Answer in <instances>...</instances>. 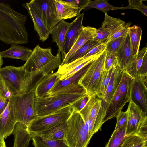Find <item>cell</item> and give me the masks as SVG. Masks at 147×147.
<instances>
[{
  "mask_svg": "<svg viewBox=\"0 0 147 147\" xmlns=\"http://www.w3.org/2000/svg\"><path fill=\"white\" fill-rule=\"evenodd\" d=\"M27 16L15 11L9 4L0 2V41L11 45L27 43Z\"/></svg>",
  "mask_w": 147,
  "mask_h": 147,
  "instance_id": "6da1fadb",
  "label": "cell"
},
{
  "mask_svg": "<svg viewBox=\"0 0 147 147\" xmlns=\"http://www.w3.org/2000/svg\"><path fill=\"white\" fill-rule=\"evenodd\" d=\"M46 75L41 69L29 72L22 66H8L0 68V80L5 82L13 96L34 90Z\"/></svg>",
  "mask_w": 147,
  "mask_h": 147,
  "instance_id": "7a4b0ae2",
  "label": "cell"
},
{
  "mask_svg": "<svg viewBox=\"0 0 147 147\" xmlns=\"http://www.w3.org/2000/svg\"><path fill=\"white\" fill-rule=\"evenodd\" d=\"M93 135L79 112L73 110L67 121L64 140L69 147H87Z\"/></svg>",
  "mask_w": 147,
  "mask_h": 147,
  "instance_id": "3957f363",
  "label": "cell"
},
{
  "mask_svg": "<svg viewBox=\"0 0 147 147\" xmlns=\"http://www.w3.org/2000/svg\"><path fill=\"white\" fill-rule=\"evenodd\" d=\"M133 78L126 71H122L119 84L109 103L105 107L106 116L104 123L116 117L125 104L131 100V90Z\"/></svg>",
  "mask_w": 147,
  "mask_h": 147,
  "instance_id": "277c9868",
  "label": "cell"
},
{
  "mask_svg": "<svg viewBox=\"0 0 147 147\" xmlns=\"http://www.w3.org/2000/svg\"><path fill=\"white\" fill-rule=\"evenodd\" d=\"M86 94H63L36 98L35 109L37 116L42 117L55 113L70 105Z\"/></svg>",
  "mask_w": 147,
  "mask_h": 147,
  "instance_id": "5b68a950",
  "label": "cell"
},
{
  "mask_svg": "<svg viewBox=\"0 0 147 147\" xmlns=\"http://www.w3.org/2000/svg\"><path fill=\"white\" fill-rule=\"evenodd\" d=\"M34 90L22 94L13 96L10 100L17 122L27 126L38 117L35 109Z\"/></svg>",
  "mask_w": 147,
  "mask_h": 147,
  "instance_id": "8992f818",
  "label": "cell"
},
{
  "mask_svg": "<svg viewBox=\"0 0 147 147\" xmlns=\"http://www.w3.org/2000/svg\"><path fill=\"white\" fill-rule=\"evenodd\" d=\"M102 100L96 95L91 96L85 106L79 112L92 135L100 129L104 123L106 110L102 106Z\"/></svg>",
  "mask_w": 147,
  "mask_h": 147,
  "instance_id": "52a82bcc",
  "label": "cell"
},
{
  "mask_svg": "<svg viewBox=\"0 0 147 147\" xmlns=\"http://www.w3.org/2000/svg\"><path fill=\"white\" fill-rule=\"evenodd\" d=\"M106 49L98 57L93 60L86 71L78 81V84L86 90L90 96L96 95L99 83L105 69Z\"/></svg>",
  "mask_w": 147,
  "mask_h": 147,
  "instance_id": "ba28073f",
  "label": "cell"
},
{
  "mask_svg": "<svg viewBox=\"0 0 147 147\" xmlns=\"http://www.w3.org/2000/svg\"><path fill=\"white\" fill-rule=\"evenodd\" d=\"M73 109L67 106L53 114L38 117L27 126L28 131L32 136L37 135L61 123L67 121Z\"/></svg>",
  "mask_w": 147,
  "mask_h": 147,
  "instance_id": "9c48e42d",
  "label": "cell"
},
{
  "mask_svg": "<svg viewBox=\"0 0 147 147\" xmlns=\"http://www.w3.org/2000/svg\"><path fill=\"white\" fill-rule=\"evenodd\" d=\"M28 3L50 30L61 20L57 13L55 0H32Z\"/></svg>",
  "mask_w": 147,
  "mask_h": 147,
  "instance_id": "30bf717a",
  "label": "cell"
},
{
  "mask_svg": "<svg viewBox=\"0 0 147 147\" xmlns=\"http://www.w3.org/2000/svg\"><path fill=\"white\" fill-rule=\"evenodd\" d=\"M51 47L43 48L39 44L32 50L31 54L22 66L26 71L33 72L47 65L55 57Z\"/></svg>",
  "mask_w": 147,
  "mask_h": 147,
  "instance_id": "8fae6325",
  "label": "cell"
},
{
  "mask_svg": "<svg viewBox=\"0 0 147 147\" xmlns=\"http://www.w3.org/2000/svg\"><path fill=\"white\" fill-rule=\"evenodd\" d=\"M147 78H133L131 86V100L146 114L147 112Z\"/></svg>",
  "mask_w": 147,
  "mask_h": 147,
  "instance_id": "7c38bea8",
  "label": "cell"
},
{
  "mask_svg": "<svg viewBox=\"0 0 147 147\" xmlns=\"http://www.w3.org/2000/svg\"><path fill=\"white\" fill-rule=\"evenodd\" d=\"M127 111L128 120L125 137L136 133L141 123L147 117V114L131 100L129 102Z\"/></svg>",
  "mask_w": 147,
  "mask_h": 147,
  "instance_id": "4fadbf2b",
  "label": "cell"
},
{
  "mask_svg": "<svg viewBox=\"0 0 147 147\" xmlns=\"http://www.w3.org/2000/svg\"><path fill=\"white\" fill-rule=\"evenodd\" d=\"M115 55L118 65L122 71H125L130 65L134 58L128 32Z\"/></svg>",
  "mask_w": 147,
  "mask_h": 147,
  "instance_id": "5bb4252c",
  "label": "cell"
},
{
  "mask_svg": "<svg viewBox=\"0 0 147 147\" xmlns=\"http://www.w3.org/2000/svg\"><path fill=\"white\" fill-rule=\"evenodd\" d=\"M84 16V13L80 14L72 22L65 41L63 47L65 57L71 49L84 27L83 25Z\"/></svg>",
  "mask_w": 147,
  "mask_h": 147,
  "instance_id": "9a60e30c",
  "label": "cell"
},
{
  "mask_svg": "<svg viewBox=\"0 0 147 147\" xmlns=\"http://www.w3.org/2000/svg\"><path fill=\"white\" fill-rule=\"evenodd\" d=\"M17 122L10 99L7 107L0 115V132L4 139L13 133Z\"/></svg>",
  "mask_w": 147,
  "mask_h": 147,
  "instance_id": "2e32d148",
  "label": "cell"
},
{
  "mask_svg": "<svg viewBox=\"0 0 147 147\" xmlns=\"http://www.w3.org/2000/svg\"><path fill=\"white\" fill-rule=\"evenodd\" d=\"M72 24V22H68L62 20L51 30L53 42L56 43L58 48V51L61 54L62 61L65 57L63 47L66 36Z\"/></svg>",
  "mask_w": 147,
  "mask_h": 147,
  "instance_id": "e0dca14e",
  "label": "cell"
},
{
  "mask_svg": "<svg viewBox=\"0 0 147 147\" xmlns=\"http://www.w3.org/2000/svg\"><path fill=\"white\" fill-rule=\"evenodd\" d=\"M97 29L90 26L84 27L82 31L68 53L62 61L61 65L65 64L69 58L88 41L94 40Z\"/></svg>",
  "mask_w": 147,
  "mask_h": 147,
  "instance_id": "ac0fdd59",
  "label": "cell"
},
{
  "mask_svg": "<svg viewBox=\"0 0 147 147\" xmlns=\"http://www.w3.org/2000/svg\"><path fill=\"white\" fill-rule=\"evenodd\" d=\"M22 6L27 10L34 24V29L37 32L40 40L42 42L45 41L49 38L51 30L46 26L28 2L23 4Z\"/></svg>",
  "mask_w": 147,
  "mask_h": 147,
  "instance_id": "d6986e66",
  "label": "cell"
},
{
  "mask_svg": "<svg viewBox=\"0 0 147 147\" xmlns=\"http://www.w3.org/2000/svg\"><path fill=\"white\" fill-rule=\"evenodd\" d=\"M122 71L117 64L112 67L110 80L103 99L102 106L105 107L109 103L121 81Z\"/></svg>",
  "mask_w": 147,
  "mask_h": 147,
  "instance_id": "ffe728a7",
  "label": "cell"
},
{
  "mask_svg": "<svg viewBox=\"0 0 147 147\" xmlns=\"http://www.w3.org/2000/svg\"><path fill=\"white\" fill-rule=\"evenodd\" d=\"M14 136L13 147H27L32 136L28 131L27 125L17 122L13 132Z\"/></svg>",
  "mask_w": 147,
  "mask_h": 147,
  "instance_id": "44dd1931",
  "label": "cell"
},
{
  "mask_svg": "<svg viewBox=\"0 0 147 147\" xmlns=\"http://www.w3.org/2000/svg\"><path fill=\"white\" fill-rule=\"evenodd\" d=\"M59 80V76L57 72L51 73L45 76L34 89L36 98H40L48 96V92Z\"/></svg>",
  "mask_w": 147,
  "mask_h": 147,
  "instance_id": "7402d4cb",
  "label": "cell"
},
{
  "mask_svg": "<svg viewBox=\"0 0 147 147\" xmlns=\"http://www.w3.org/2000/svg\"><path fill=\"white\" fill-rule=\"evenodd\" d=\"M57 13L61 20L71 19L80 14V9L62 0H55Z\"/></svg>",
  "mask_w": 147,
  "mask_h": 147,
  "instance_id": "603a6c76",
  "label": "cell"
},
{
  "mask_svg": "<svg viewBox=\"0 0 147 147\" xmlns=\"http://www.w3.org/2000/svg\"><path fill=\"white\" fill-rule=\"evenodd\" d=\"M32 50L29 48L18 45H12L7 50L1 52L2 58L19 59L26 61Z\"/></svg>",
  "mask_w": 147,
  "mask_h": 147,
  "instance_id": "cb8c5ba5",
  "label": "cell"
},
{
  "mask_svg": "<svg viewBox=\"0 0 147 147\" xmlns=\"http://www.w3.org/2000/svg\"><path fill=\"white\" fill-rule=\"evenodd\" d=\"M92 62L85 65L70 77L64 80H59L57 81L48 92V96L65 86L70 84L78 83L79 81L88 69Z\"/></svg>",
  "mask_w": 147,
  "mask_h": 147,
  "instance_id": "d4e9b609",
  "label": "cell"
},
{
  "mask_svg": "<svg viewBox=\"0 0 147 147\" xmlns=\"http://www.w3.org/2000/svg\"><path fill=\"white\" fill-rule=\"evenodd\" d=\"M66 126L67 121H66L59 123L37 135L53 140L64 139Z\"/></svg>",
  "mask_w": 147,
  "mask_h": 147,
  "instance_id": "484cf974",
  "label": "cell"
},
{
  "mask_svg": "<svg viewBox=\"0 0 147 147\" xmlns=\"http://www.w3.org/2000/svg\"><path fill=\"white\" fill-rule=\"evenodd\" d=\"M147 53V48L144 47L134 57L132 61L126 71L133 78H140V72L143 58Z\"/></svg>",
  "mask_w": 147,
  "mask_h": 147,
  "instance_id": "4316f807",
  "label": "cell"
},
{
  "mask_svg": "<svg viewBox=\"0 0 147 147\" xmlns=\"http://www.w3.org/2000/svg\"><path fill=\"white\" fill-rule=\"evenodd\" d=\"M125 24V22L121 19L111 17L107 14H105L104 21L101 27L109 32L110 37L123 27Z\"/></svg>",
  "mask_w": 147,
  "mask_h": 147,
  "instance_id": "83f0119b",
  "label": "cell"
},
{
  "mask_svg": "<svg viewBox=\"0 0 147 147\" xmlns=\"http://www.w3.org/2000/svg\"><path fill=\"white\" fill-rule=\"evenodd\" d=\"M32 140L34 147H69L64 139L53 140L35 135Z\"/></svg>",
  "mask_w": 147,
  "mask_h": 147,
  "instance_id": "f1b7e54d",
  "label": "cell"
},
{
  "mask_svg": "<svg viewBox=\"0 0 147 147\" xmlns=\"http://www.w3.org/2000/svg\"><path fill=\"white\" fill-rule=\"evenodd\" d=\"M142 32L141 28L136 25L129 28L128 33L132 55L134 57L139 51Z\"/></svg>",
  "mask_w": 147,
  "mask_h": 147,
  "instance_id": "f546056e",
  "label": "cell"
},
{
  "mask_svg": "<svg viewBox=\"0 0 147 147\" xmlns=\"http://www.w3.org/2000/svg\"><path fill=\"white\" fill-rule=\"evenodd\" d=\"M127 121L116 131H114L105 147H119L125 137Z\"/></svg>",
  "mask_w": 147,
  "mask_h": 147,
  "instance_id": "4dcf8cb0",
  "label": "cell"
},
{
  "mask_svg": "<svg viewBox=\"0 0 147 147\" xmlns=\"http://www.w3.org/2000/svg\"><path fill=\"white\" fill-rule=\"evenodd\" d=\"M120 147H147V139L134 134L126 137Z\"/></svg>",
  "mask_w": 147,
  "mask_h": 147,
  "instance_id": "1f68e13d",
  "label": "cell"
},
{
  "mask_svg": "<svg viewBox=\"0 0 147 147\" xmlns=\"http://www.w3.org/2000/svg\"><path fill=\"white\" fill-rule=\"evenodd\" d=\"M100 44L101 43L93 40L88 41L69 58L65 64L70 63L78 59L83 57L93 48Z\"/></svg>",
  "mask_w": 147,
  "mask_h": 147,
  "instance_id": "d6a6232c",
  "label": "cell"
},
{
  "mask_svg": "<svg viewBox=\"0 0 147 147\" xmlns=\"http://www.w3.org/2000/svg\"><path fill=\"white\" fill-rule=\"evenodd\" d=\"M108 0H96L91 1L84 9L88 10L94 8L98 9L103 12L105 14H107L109 10L123 9V7H119L114 6L110 4Z\"/></svg>",
  "mask_w": 147,
  "mask_h": 147,
  "instance_id": "836d02e7",
  "label": "cell"
},
{
  "mask_svg": "<svg viewBox=\"0 0 147 147\" xmlns=\"http://www.w3.org/2000/svg\"><path fill=\"white\" fill-rule=\"evenodd\" d=\"M74 94H86V90L82 86L79 84L78 83L75 84L65 86L52 93L49 96Z\"/></svg>",
  "mask_w": 147,
  "mask_h": 147,
  "instance_id": "e575fe53",
  "label": "cell"
},
{
  "mask_svg": "<svg viewBox=\"0 0 147 147\" xmlns=\"http://www.w3.org/2000/svg\"><path fill=\"white\" fill-rule=\"evenodd\" d=\"M112 68L109 70L104 69L100 80L98 90L96 95L102 100L104 96L111 76Z\"/></svg>",
  "mask_w": 147,
  "mask_h": 147,
  "instance_id": "d590c367",
  "label": "cell"
},
{
  "mask_svg": "<svg viewBox=\"0 0 147 147\" xmlns=\"http://www.w3.org/2000/svg\"><path fill=\"white\" fill-rule=\"evenodd\" d=\"M125 38L124 37H120L109 41L106 43V51L115 54L120 47Z\"/></svg>",
  "mask_w": 147,
  "mask_h": 147,
  "instance_id": "8d00e7d4",
  "label": "cell"
},
{
  "mask_svg": "<svg viewBox=\"0 0 147 147\" xmlns=\"http://www.w3.org/2000/svg\"><path fill=\"white\" fill-rule=\"evenodd\" d=\"M110 37L109 32L105 29L100 27L97 29L94 40L99 43H107Z\"/></svg>",
  "mask_w": 147,
  "mask_h": 147,
  "instance_id": "74e56055",
  "label": "cell"
},
{
  "mask_svg": "<svg viewBox=\"0 0 147 147\" xmlns=\"http://www.w3.org/2000/svg\"><path fill=\"white\" fill-rule=\"evenodd\" d=\"M106 43L100 44L93 48L84 57L78 59L84 61L91 56L102 53L106 49Z\"/></svg>",
  "mask_w": 147,
  "mask_h": 147,
  "instance_id": "f35d334b",
  "label": "cell"
},
{
  "mask_svg": "<svg viewBox=\"0 0 147 147\" xmlns=\"http://www.w3.org/2000/svg\"><path fill=\"white\" fill-rule=\"evenodd\" d=\"M90 96L86 94L76 101L70 106L73 108L74 110L79 112L85 106L89 100Z\"/></svg>",
  "mask_w": 147,
  "mask_h": 147,
  "instance_id": "ab89813d",
  "label": "cell"
},
{
  "mask_svg": "<svg viewBox=\"0 0 147 147\" xmlns=\"http://www.w3.org/2000/svg\"><path fill=\"white\" fill-rule=\"evenodd\" d=\"M117 64V59L115 54L106 51L105 61V69L109 70Z\"/></svg>",
  "mask_w": 147,
  "mask_h": 147,
  "instance_id": "60d3db41",
  "label": "cell"
},
{
  "mask_svg": "<svg viewBox=\"0 0 147 147\" xmlns=\"http://www.w3.org/2000/svg\"><path fill=\"white\" fill-rule=\"evenodd\" d=\"M13 94L5 82L0 80V97L6 100H9Z\"/></svg>",
  "mask_w": 147,
  "mask_h": 147,
  "instance_id": "b9f144b4",
  "label": "cell"
},
{
  "mask_svg": "<svg viewBox=\"0 0 147 147\" xmlns=\"http://www.w3.org/2000/svg\"><path fill=\"white\" fill-rule=\"evenodd\" d=\"M131 24V23L129 22L125 23V25L123 27L110 37L107 42L119 37H125L128 33L129 28L130 27Z\"/></svg>",
  "mask_w": 147,
  "mask_h": 147,
  "instance_id": "7bdbcfd3",
  "label": "cell"
},
{
  "mask_svg": "<svg viewBox=\"0 0 147 147\" xmlns=\"http://www.w3.org/2000/svg\"><path fill=\"white\" fill-rule=\"evenodd\" d=\"M116 124L114 131H117L128 120V113L127 110L125 112H121L116 117Z\"/></svg>",
  "mask_w": 147,
  "mask_h": 147,
  "instance_id": "ee69618b",
  "label": "cell"
},
{
  "mask_svg": "<svg viewBox=\"0 0 147 147\" xmlns=\"http://www.w3.org/2000/svg\"><path fill=\"white\" fill-rule=\"evenodd\" d=\"M69 3L75 6L80 9L81 11L89 4L90 0H64Z\"/></svg>",
  "mask_w": 147,
  "mask_h": 147,
  "instance_id": "f6af8a7d",
  "label": "cell"
},
{
  "mask_svg": "<svg viewBox=\"0 0 147 147\" xmlns=\"http://www.w3.org/2000/svg\"><path fill=\"white\" fill-rule=\"evenodd\" d=\"M135 134L147 139V117L141 123L137 132Z\"/></svg>",
  "mask_w": 147,
  "mask_h": 147,
  "instance_id": "bcb514c9",
  "label": "cell"
},
{
  "mask_svg": "<svg viewBox=\"0 0 147 147\" xmlns=\"http://www.w3.org/2000/svg\"><path fill=\"white\" fill-rule=\"evenodd\" d=\"M129 4L126 7H124V10L128 9H137L143 3L142 0H129Z\"/></svg>",
  "mask_w": 147,
  "mask_h": 147,
  "instance_id": "7dc6e473",
  "label": "cell"
},
{
  "mask_svg": "<svg viewBox=\"0 0 147 147\" xmlns=\"http://www.w3.org/2000/svg\"><path fill=\"white\" fill-rule=\"evenodd\" d=\"M147 53L144 55L140 72V78H147Z\"/></svg>",
  "mask_w": 147,
  "mask_h": 147,
  "instance_id": "c3c4849f",
  "label": "cell"
},
{
  "mask_svg": "<svg viewBox=\"0 0 147 147\" xmlns=\"http://www.w3.org/2000/svg\"><path fill=\"white\" fill-rule=\"evenodd\" d=\"M9 100L5 99L0 97V115L2 113L7 107L9 103Z\"/></svg>",
  "mask_w": 147,
  "mask_h": 147,
  "instance_id": "681fc988",
  "label": "cell"
},
{
  "mask_svg": "<svg viewBox=\"0 0 147 147\" xmlns=\"http://www.w3.org/2000/svg\"><path fill=\"white\" fill-rule=\"evenodd\" d=\"M137 10L141 11L146 16H147V6L143 4L140 6Z\"/></svg>",
  "mask_w": 147,
  "mask_h": 147,
  "instance_id": "f907efd6",
  "label": "cell"
},
{
  "mask_svg": "<svg viewBox=\"0 0 147 147\" xmlns=\"http://www.w3.org/2000/svg\"><path fill=\"white\" fill-rule=\"evenodd\" d=\"M4 139L0 132V147H6Z\"/></svg>",
  "mask_w": 147,
  "mask_h": 147,
  "instance_id": "816d5d0a",
  "label": "cell"
},
{
  "mask_svg": "<svg viewBox=\"0 0 147 147\" xmlns=\"http://www.w3.org/2000/svg\"><path fill=\"white\" fill-rule=\"evenodd\" d=\"M3 58L2 57L1 54V52H0V68H2V66L3 64Z\"/></svg>",
  "mask_w": 147,
  "mask_h": 147,
  "instance_id": "f5cc1de1",
  "label": "cell"
}]
</instances>
